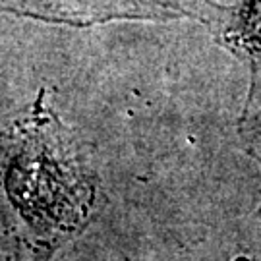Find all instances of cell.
<instances>
[{"label":"cell","mask_w":261,"mask_h":261,"mask_svg":"<svg viewBox=\"0 0 261 261\" xmlns=\"http://www.w3.org/2000/svg\"><path fill=\"white\" fill-rule=\"evenodd\" d=\"M209 2H217V4H223V2H226V0H209Z\"/></svg>","instance_id":"5b68a950"},{"label":"cell","mask_w":261,"mask_h":261,"mask_svg":"<svg viewBox=\"0 0 261 261\" xmlns=\"http://www.w3.org/2000/svg\"><path fill=\"white\" fill-rule=\"evenodd\" d=\"M2 12L53 25L93 28L111 21L197 19L205 25L217 2L209 0H0Z\"/></svg>","instance_id":"7a4b0ae2"},{"label":"cell","mask_w":261,"mask_h":261,"mask_svg":"<svg viewBox=\"0 0 261 261\" xmlns=\"http://www.w3.org/2000/svg\"><path fill=\"white\" fill-rule=\"evenodd\" d=\"M4 178L25 217H84L93 199L85 147L45 105L43 89L4 136Z\"/></svg>","instance_id":"6da1fadb"},{"label":"cell","mask_w":261,"mask_h":261,"mask_svg":"<svg viewBox=\"0 0 261 261\" xmlns=\"http://www.w3.org/2000/svg\"><path fill=\"white\" fill-rule=\"evenodd\" d=\"M205 25L224 50L250 66H261V0L223 2Z\"/></svg>","instance_id":"3957f363"},{"label":"cell","mask_w":261,"mask_h":261,"mask_svg":"<svg viewBox=\"0 0 261 261\" xmlns=\"http://www.w3.org/2000/svg\"><path fill=\"white\" fill-rule=\"evenodd\" d=\"M238 134L244 149L261 165V66H250V89L238 122Z\"/></svg>","instance_id":"277c9868"}]
</instances>
